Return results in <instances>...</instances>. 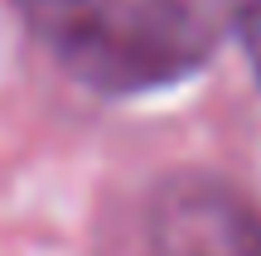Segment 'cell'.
<instances>
[{
    "mask_svg": "<svg viewBox=\"0 0 261 256\" xmlns=\"http://www.w3.org/2000/svg\"><path fill=\"white\" fill-rule=\"evenodd\" d=\"M24 24L83 87L160 92L213 58L232 0H19Z\"/></svg>",
    "mask_w": 261,
    "mask_h": 256,
    "instance_id": "6da1fadb",
    "label": "cell"
},
{
    "mask_svg": "<svg viewBox=\"0 0 261 256\" xmlns=\"http://www.w3.org/2000/svg\"><path fill=\"white\" fill-rule=\"evenodd\" d=\"M155 256H261V213L218 174H174L150 203Z\"/></svg>",
    "mask_w": 261,
    "mask_h": 256,
    "instance_id": "7a4b0ae2",
    "label": "cell"
},
{
    "mask_svg": "<svg viewBox=\"0 0 261 256\" xmlns=\"http://www.w3.org/2000/svg\"><path fill=\"white\" fill-rule=\"evenodd\" d=\"M237 34H242V48H247V63H252L256 82H261V0H232V19Z\"/></svg>",
    "mask_w": 261,
    "mask_h": 256,
    "instance_id": "3957f363",
    "label": "cell"
}]
</instances>
